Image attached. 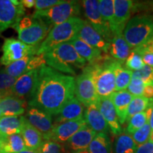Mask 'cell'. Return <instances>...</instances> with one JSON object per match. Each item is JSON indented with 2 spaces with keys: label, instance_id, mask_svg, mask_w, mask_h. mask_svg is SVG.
Segmentation results:
<instances>
[{
  "label": "cell",
  "instance_id": "1",
  "mask_svg": "<svg viewBox=\"0 0 153 153\" xmlns=\"http://www.w3.org/2000/svg\"><path fill=\"white\" fill-rule=\"evenodd\" d=\"M75 78L53 70L46 65L38 70V78L28 106L55 116L74 97Z\"/></svg>",
  "mask_w": 153,
  "mask_h": 153
},
{
  "label": "cell",
  "instance_id": "2",
  "mask_svg": "<svg viewBox=\"0 0 153 153\" xmlns=\"http://www.w3.org/2000/svg\"><path fill=\"white\" fill-rule=\"evenodd\" d=\"M43 55L46 65L68 75H75L76 70H83L87 66V61L80 56L70 42L59 44Z\"/></svg>",
  "mask_w": 153,
  "mask_h": 153
},
{
  "label": "cell",
  "instance_id": "3",
  "mask_svg": "<svg viewBox=\"0 0 153 153\" xmlns=\"http://www.w3.org/2000/svg\"><path fill=\"white\" fill-rule=\"evenodd\" d=\"M118 62L106 54L102 60L89 65L91 68L96 89L99 97H108L116 91L115 68Z\"/></svg>",
  "mask_w": 153,
  "mask_h": 153
},
{
  "label": "cell",
  "instance_id": "4",
  "mask_svg": "<svg viewBox=\"0 0 153 153\" xmlns=\"http://www.w3.org/2000/svg\"><path fill=\"white\" fill-rule=\"evenodd\" d=\"M123 37L131 50L153 40V16L140 14L128 21L124 28Z\"/></svg>",
  "mask_w": 153,
  "mask_h": 153
},
{
  "label": "cell",
  "instance_id": "5",
  "mask_svg": "<svg viewBox=\"0 0 153 153\" xmlns=\"http://www.w3.org/2000/svg\"><path fill=\"white\" fill-rule=\"evenodd\" d=\"M84 20L79 17H73L62 24L53 26L42 42L36 55H43L59 44L70 42L77 37Z\"/></svg>",
  "mask_w": 153,
  "mask_h": 153
},
{
  "label": "cell",
  "instance_id": "6",
  "mask_svg": "<svg viewBox=\"0 0 153 153\" xmlns=\"http://www.w3.org/2000/svg\"><path fill=\"white\" fill-rule=\"evenodd\" d=\"M13 28L17 31L19 41L29 45H39L48 35L52 27L41 19L24 16Z\"/></svg>",
  "mask_w": 153,
  "mask_h": 153
},
{
  "label": "cell",
  "instance_id": "7",
  "mask_svg": "<svg viewBox=\"0 0 153 153\" xmlns=\"http://www.w3.org/2000/svg\"><path fill=\"white\" fill-rule=\"evenodd\" d=\"M81 4L78 1H63L52 8L36 11L32 16L42 19L51 27L61 24L73 17H79Z\"/></svg>",
  "mask_w": 153,
  "mask_h": 153
},
{
  "label": "cell",
  "instance_id": "8",
  "mask_svg": "<svg viewBox=\"0 0 153 153\" xmlns=\"http://www.w3.org/2000/svg\"><path fill=\"white\" fill-rule=\"evenodd\" d=\"M74 95L85 107L98 104L99 97L96 89L91 68L89 65L75 79Z\"/></svg>",
  "mask_w": 153,
  "mask_h": 153
},
{
  "label": "cell",
  "instance_id": "9",
  "mask_svg": "<svg viewBox=\"0 0 153 153\" xmlns=\"http://www.w3.org/2000/svg\"><path fill=\"white\" fill-rule=\"evenodd\" d=\"M39 45H29L14 38H6L4 41L2 55L0 57V64L7 66L28 55L37 54Z\"/></svg>",
  "mask_w": 153,
  "mask_h": 153
},
{
  "label": "cell",
  "instance_id": "10",
  "mask_svg": "<svg viewBox=\"0 0 153 153\" xmlns=\"http://www.w3.org/2000/svg\"><path fill=\"white\" fill-rule=\"evenodd\" d=\"M82 2L87 22L105 41L111 43L114 36L109 25L100 14L98 0H85Z\"/></svg>",
  "mask_w": 153,
  "mask_h": 153
},
{
  "label": "cell",
  "instance_id": "11",
  "mask_svg": "<svg viewBox=\"0 0 153 153\" xmlns=\"http://www.w3.org/2000/svg\"><path fill=\"white\" fill-rule=\"evenodd\" d=\"M25 7L18 0H0V36L16 26L25 16Z\"/></svg>",
  "mask_w": 153,
  "mask_h": 153
},
{
  "label": "cell",
  "instance_id": "12",
  "mask_svg": "<svg viewBox=\"0 0 153 153\" xmlns=\"http://www.w3.org/2000/svg\"><path fill=\"white\" fill-rule=\"evenodd\" d=\"M24 117L30 125L43 135L44 140H47L53 128V116L36 107L28 106Z\"/></svg>",
  "mask_w": 153,
  "mask_h": 153
},
{
  "label": "cell",
  "instance_id": "13",
  "mask_svg": "<svg viewBox=\"0 0 153 153\" xmlns=\"http://www.w3.org/2000/svg\"><path fill=\"white\" fill-rule=\"evenodd\" d=\"M114 22L111 28L113 36L123 33L126 24L131 19L134 2L131 0H114Z\"/></svg>",
  "mask_w": 153,
  "mask_h": 153
},
{
  "label": "cell",
  "instance_id": "14",
  "mask_svg": "<svg viewBox=\"0 0 153 153\" xmlns=\"http://www.w3.org/2000/svg\"><path fill=\"white\" fill-rule=\"evenodd\" d=\"M86 125L85 118L70 120L64 123L53 125V128L50 133L47 140H52L55 142L65 144L79 130Z\"/></svg>",
  "mask_w": 153,
  "mask_h": 153
},
{
  "label": "cell",
  "instance_id": "15",
  "mask_svg": "<svg viewBox=\"0 0 153 153\" xmlns=\"http://www.w3.org/2000/svg\"><path fill=\"white\" fill-rule=\"evenodd\" d=\"M97 106L106 120L111 132L116 136L120 135L123 132V129L110 97H99Z\"/></svg>",
  "mask_w": 153,
  "mask_h": 153
},
{
  "label": "cell",
  "instance_id": "16",
  "mask_svg": "<svg viewBox=\"0 0 153 153\" xmlns=\"http://www.w3.org/2000/svg\"><path fill=\"white\" fill-rule=\"evenodd\" d=\"M77 37L105 54H108V52H109L111 43L105 41L87 20H84Z\"/></svg>",
  "mask_w": 153,
  "mask_h": 153
},
{
  "label": "cell",
  "instance_id": "17",
  "mask_svg": "<svg viewBox=\"0 0 153 153\" xmlns=\"http://www.w3.org/2000/svg\"><path fill=\"white\" fill-rule=\"evenodd\" d=\"M96 135L97 133L86 124L71 137L64 146L70 150L69 152L71 153L87 150L88 147Z\"/></svg>",
  "mask_w": 153,
  "mask_h": 153
},
{
  "label": "cell",
  "instance_id": "18",
  "mask_svg": "<svg viewBox=\"0 0 153 153\" xmlns=\"http://www.w3.org/2000/svg\"><path fill=\"white\" fill-rule=\"evenodd\" d=\"M85 114V106L77 100L75 97L62 107L57 115L53 117V125L79 119L84 117Z\"/></svg>",
  "mask_w": 153,
  "mask_h": 153
},
{
  "label": "cell",
  "instance_id": "19",
  "mask_svg": "<svg viewBox=\"0 0 153 153\" xmlns=\"http://www.w3.org/2000/svg\"><path fill=\"white\" fill-rule=\"evenodd\" d=\"M38 78V70L26 72L17 78L14 85L11 88V94L24 99L30 97L36 85Z\"/></svg>",
  "mask_w": 153,
  "mask_h": 153
},
{
  "label": "cell",
  "instance_id": "20",
  "mask_svg": "<svg viewBox=\"0 0 153 153\" xmlns=\"http://www.w3.org/2000/svg\"><path fill=\"white\" fill-rule=\"evenodd\" d=\"M86 124L96 133H104L108 135L110 129L106 120L102 116L97 105L86 107L84 114Z\"/></svg>",
  "mask_w": 153,
  "mask_h": 153
},
{
  "label": "cell",
  "instance_id": "21",
  "mask_svg": "<svg viewBox=\"0 0 153 153\" xmlns=\"http://www.w3.org/2000/svg\"><path fill=\"white\" fill-rule=\"evenodd\" d=\"M28 102L14 95H9L0 101V111L2 116H22L26 111Z\"/></svg>",
  "mask_w": 153,
  "mask_h": 153
},
{
  "label": "cell",
  "instance_id": "22",
  "mask_svg": "<svg viewBox=\"0 0 153 153\" xmlns=\"http://www.w3.org/2000/svg\"><path fill=\"white\" fill-rule=\"evenodd\" d=\"M133 97L127 90L115 91L110 96L121 126L126 123L128 106Z\"/></svg>",
  "mask_w": 153,
  "mask_h": 153
},
{
  "label": "cell",
  "instance_id": "23",
  "mask_svg": "<svg viewBox=\"0 0 153 153\" xmlns=\"http://www.w3.org/2000/svg\"><path fill=\"white\" fill-rule=\"evenodd\" d=\"M70 43L72 44L76 52L79 53L82 58L87 61V62L89 63V65L97 63L102 60L106 55L103 54V52H101V51L84 42L79 37L74 38L72 41H70Z\"/></svg>",
  "mask_w": 153,
  "mask_h": 153
},
{
  "label": "cell",
  "instance_id": "24",
  "mask_svg": "<svg viewBox=\"0 0 153 153\" xmlns=\"http://www.w3.org/2000/svg\"><path fill=\"white\" fill-rule=\"evenodd\" d=\"M21 135L24 139L25 146L27 149L38 151L45 140L43 135L33 127L25 118Z\"/></svg>",
  "mask_w": 153,
  "mask_h": 153
},
{
  "label": "cell",
  "instance_id": "25",
  "mask_svg": "<svg viewBox=\"0 0 153 153\" xmlns=\"http://www.w3.org/2000/svg\"><path fill=\"white\" fill-rule=\"evenodd\" d=\"M132 50L123 37V33L114 35L111 42L109 53L111 57L122 63L126 60L131 53Z\"/></svg>",
  "mask_w": 153,
  "mask_h": 153
},
{
  "label": "cell",
  "instance_id": "26",
  "mask_svg": "<svg viewBox=\"0 0 153 153\" xmlns=\"http://www.w3.org/2000/svg\"><path fill=\"white\" fill-rule=\"evenodd\" d=\"M24 120V116H1L0 118V135L21 134Z\"/></svg>",
  "mask_w": 153,
  "mask_h": 153
},
{
  "label": "cell",
  "instance_id": "27",
  "mask_svg": "<svg viewBox=\"0 0 153 153\" xmlns=\"http://www.w3.org/2000/svg\"><path fill=\"white\" fill-rule=\"evenodd\" d=\"M26 148L21 134L0 135V153H18Z\"/></svg>",
  "mask_w": 153,
  "mask_h": 153
},
{
  "label": "cell",
  "instance_id": "28",
  "mask_svg": "<svg viewBox=\"0 0 153 153\" xmlns=\"http://www.w3.org/2000/svg\"><path fill=\"white\" fill-rule=\"evenodd\" d=\"M89 153H112L111 140L107 134L97 133L87 148Z\"/></svg>",
  "mask_w": 153,
  "mask_h": 153
},
{
  "label": "cell",
  "instance_id": "29",
  "mask_svg": "<svg viewBox=\"0 0 153 153\" xmlns=\"http://www.w3.org/2000/svg\"><path fill=\"white\" fill-rule=\"evenodd\" d=\"M137 145L133 137L126 131L116 137L114 143V153H135Z\"/></svg>",
  "mask_w": 153,
  "mask_h": 153
},
{
  "label": "cell",
  "instance_id": "30",
  "mask_svg": "<svg viewBox=\"0 0 153 153\" xmlns=\"http://www.w3.org/2000/svg\"><path fill=\"white\" fill-rule=\"evenodd\" d=\"M123 64L118 61L115 68L116 91L126 90L132 79L133 72L123 67Z\"/></svg>",
  "mask_w": 153,
  "mask_h": 153
},
{
  "label": "cell",
  "instance_id": "31",
  "mask_svg": "<svg viewBox=\"0 0 153 153\" xmlns=\"http://www.w3.org/2000/svg\"><path fill=\"white\" fill-rule=\"evenodd\" d=\"M152 106L153 99H148L144 97H134L128 106L126 122L128 121L134 115L144 112Z\"/></svg>",
  "mask_w": 153,
  "mask_h": 153
},
{
  "label": "cell",
  "instance_id": "32",
  "mask_svg": "<svg viewBox=\"0 0 153 153\" xmlns=\"http://www.w3.org/2000/svg\"><path fill=\"white\" fill-rule=\"evenodd\" d=\"M32 56L33 55H28V56L25 57L21 60L11 63L9 65L4 67L1 68V70L7 74H8L9 75L17 79L27 72L28 62Z\"/></svg>",
  "mask_w": 153,
  "mask_h": 153
},
{
  "label": "cell",
  "instance_id": "33",
  "mask_svg": "<svg viewBox=\"0 0 153 153\" xmlns=\"http://www.w3.org/2000/svg\"><path fill=\"white\" fill-rule=\"evenodd\" d=\"M147 123H149V120L147 117L146 112L139 113V114L134 115L133 117L130 118L128 121L127 122L128 125L125 131L130 135H132L137 130L141 128Z\"/></svg>",
  "mask_w": 153,
  "mask_h": 153
},
{
  "label": "cell",
  "instance_id": "34",
  "mask_svg": "<svg viewBox=\"0 0 153 153\" xmlns=\"http://www.w3.org/2000/svg\"><path fill=\"white\" fill-rule=\"evenodd\" d=\"M99 8L101 15L111 28L114 14V0H99Z\"/></svg>",
  "mask_w": 153,
  "mask_h": 153
},
{
  "label": "cell",
  "instance_id": "35",
  "mask_svg": "<svg viewBox=\"0 0 153 153\" xmlns=\"http://www.w3.org/2000/svg\"><path fill=\"white\" fill-rule=\"evenodd\" d=\"M132 77L139 78L145 85L153 87V68L147 65H145L140 70L133 71Z\"/></svg>",
  "mask_w": 153,
  "mask_h": 153
},
{
  "label": "cell",
  "instance_id": "36",
  "mask_svg": "<svg viewBox=\"0 0 153 153\" xmlns=\"http://www.w3.org/2000/svg\"><path fill=\"white\" fill-rule=\"evenodd\" d=\"M151 131L152 129H151L150 123H147L141 128L138 129L131 135L133 137L135 144L138 146L140 145L144 144L145 143L148 142L150 140Z\"/></svg>",
  "mask_w": 153,
  "mask_h": 153
},
{
  "label": "cell",
  "instance_id": "37",
  "mask_svg": "<svg viewBox=\"0 0 153 153\" xmlns=\"http://www.w3.org/2000/svg\"><path fill=\"white\" fill-rule=\"evenodd\" d=\"M124 64H125V68L132 72L140 70L145 65V63L140 55L133 51H131V53Z\"/></svg>",
  "mask_w": 153,
  "mask_h": 153
},
{
  "label": "cell",
  "instance_id": "38",
  "mask_svg": "<svg viewBox=\"0 0 153 153\" xmlns=\"http://www.w3.org/2000/svg\"><path fill=\"white\" fill-rule=\"evenodd\" d=\"M145 83L139 78L132 77L127 91L133 97H143L145 87Z\"/></svg>",
  "mask_w": 153,
  "mask_h": 153
},
{
  "label": "cell",
  "instance_id": "39",
  "mask_svg": "<svg viewBox=\"0 0 153 153\" xmlns=\"http://www.w3.org/2000/svg\"><path fill=\"white\" fill-rule=\"evenodd\" d=\"M64 145L52 140H45L38 150L39 153H62Z\"/></svg>",
  "mask_w": 153,
  "mask_h": 153
},
{
  "label": "cell",
  "instance_id": "40",
  "mask_svg": "<svg viewBox=\"0 0 153 153\" xmlns=\"http://www.w3.org/2000/svg\"><path fill=\"white\" fill-rule=\"evenodd\" d=\"M16 79V78L12 77L0 69V92L11 91Z\"/></svg>",
  "mask_w": 153,
  "mask_h": 153
},
{
  "label": "cell",
  "instance_id": "41",
  "mask_svg": "<svg viewBox=\"0 0 153 153\" xmlns=\"http://www.w3.org/2000/svg\"><path fill=\"white\" fill-rule=\"evenodd\" d=\"M62 0H36V11H44L52 8L55 5L61 3Z\"/></svg>",
  "mask_w": 153,
  "mask_h": 153
},
{
  "label": "cell",
  "instance_id": "42",
  "mask_svg": "<svg viewBox=\"0 0 153 153\" xmlns=\"http://www.w3.org/2000/svg\"><path fill=\"white\" fill-rule=\"evenodd\" d=\"M135 153H153V143L150 140L137 146Z\"/></svg>",
  "mask_w": 153,
  "mask_h": 153
},
{
  "label": "cell",
  "instance_id": "43",
  "mask_svg": "<svg viewBox=\"0 0 153 153\" xmlns=\"http://www.w3.org/2000/svg\"><path fill=\"white\" fill-rule=\"evenodd\" d=\"M145 65L153 68V53H145L140 54Z\"/></svg>",
  "mask_w": 153,
  "mask_h": 153
},
{
  "label": "cell",
  "instance_id": "44",
  "mask_svg": "<svg viewBox=\"0 0 153 153\" xmlns=\"http://www.w3.org/2000/svg\"><path fill=\"white\" fill-rule=\"evenodd\" d=\"M143 97L148 99H153V87L149 85L145 86Z\"/></svg>",
  "mask_w": 153,
  "mask_h": 153
},
{
  "label": "cell",
  "instance_id": "45",
  "mask_svg": "<svg viewBox=\"0 0 153 153\" xmlns=\"http://www.w3.org/2000/svg\"><path fill=\"white\" fill-rule=\"evenodd\" d=\"M21 2L25 8L30 9L35 7L36 0H21Z\"/></svg>",
  "mask_w": 153,
  "mask_h": 153
},
{
  "label": "cell",
  "instance_id": "46",
  "mask_svg": "<svg viewBox=\"0 0 153 153\" xmlns=\"http://www.w3.org/2000/svg\"><path fill=\"white\" fill-rule=\"evenodd\" d=\"M18 153H39L38 152V151H36V150H29V149H24V150H23L21 151V152H19Z\"/></svg>",
  "mask_w": 153,
  "mask_h": 153
},
{
  "label": "cell",
  "instance_id": "47",
  "mask_svg": "<svg viewBox=\"0 0 153 153\" xmlns=\"http://www.w3.org/2000/svg\"><path fill=\"white\" fill-rule=\"evenodd\" d=\"M9 95H12L11 94V91H7V92H0V101L3 98H4L5 97Z\"/></svg>",
  "mask_w": 153,
  "mask_h": 153
},
{
  "label": "cell",
  "instance_id": "48",
  "mask_svg": "<svg viewBox=\"0 0 153 153\" xmlns=\"http://www.w3.org/2000/svg\"><path fill=\"white\" fill-rule=\"evenodd\" d=\"M149 123H150L151 129L153 130V106L152 108V112H151V115H150V121H149Z\"/></svg>",
  "mask_w": 153,
  "mask_h": 153
},
{
  "label": "cell",
  "instance_id": "49",
  "mask_svg": "<svg viewBox=\"0 0 153 153\" xmlns=\"http://www.w3.org/2000/svg\"><path fill=\"white\" fill-rule=\"evenodd\" d=\"M150 140L151 142L153 143V130L151 131V133H150V140Z\"/></svg>",
  "mask_w": 153,
  "mask_h": 153
},
{
  "label": "cell",
  "instance_id": "50",
  "mask_svg": "<svg viewBox=\"0 0 153 153\" xmlns=\"http://www.w3.org/2000/svg\"><path fill=\"white\" fill-rule=\"evenodd\" d=\"M71 153V152H69ZM72 153H89L87 150H82V151H79V152H72Z\"/></svg>",
  "mask_w": 153,
  "mask_h": 153
},
{
  "label": "cell",
  "instance_id": "51",
  "mask_svg": "<svg viewBox=\"0 0 153 153\" xmlns=\"http://www.w3.org/2000/svg\"><path fill=\"white\" fill-rule=\"evenodd\" d=\"M65 147V146H64ZM62 153H69V152H68V150H66V148H65V149H64V150H63L62 151Z\"/></svg>",
  "mask_w": 153,
  "mask_h": 153
},
{
  "label": "cell",
  "instance_id": "52",
  "mask_svg": "<svg viewBox=\"0 0 153 153\" xmlns=\"http://www.w3.org/2000/svg\"><path fill=\"white\" fill-rule=\"evenodd\" d=\"M1 116H2V115H1V111H0V118H1Z\"/></svg>",
  "mask_w": 153,
  "mask_h": 153
}]
</instances>
